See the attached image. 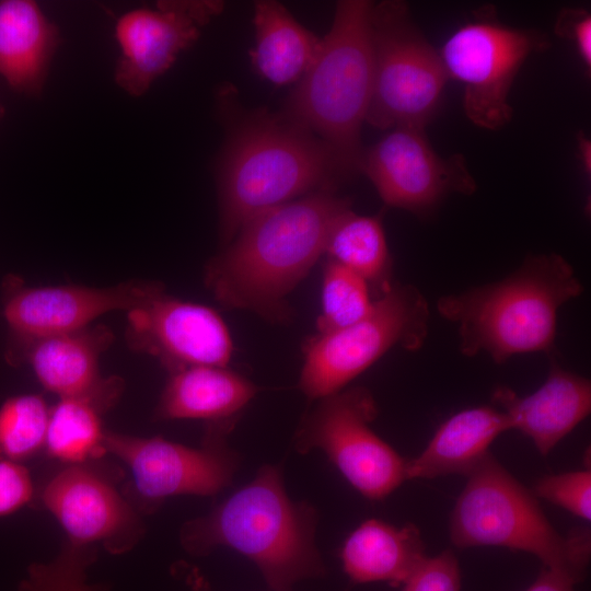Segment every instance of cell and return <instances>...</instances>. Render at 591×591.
I'll use <instances>...</instances> for the list:
<instances>
[{"mask_svg": "<svg viewBox=\"0 0 591 591\" xmlns=\"http://www.w3.org/2000/svg\"><path fill=\"white\" fill-rule=\"evenodd\" d=\"M402 586V591H461L459 560L450 549L425 557Z\"/></svg>", "mask_w": 591, "mask_h": 591, "instance_id": "f546056e", "label": "cell"}, {"mask_svg": "<svg viewBox=\"0 0 591 591\" xmlns=\"http://www.w3.org/2000/svg\"><path fill=\"white\" fill-rule=\"evenodd\" d=\"M42 501L80 546L101 543L111 553L130 549L143 532L132 508L100 474L68 465L44 487Z\"/></svg>", "mask_w": 591, "mask_h": 591, "instance_id": "2e32d148", "label": "cell"}, {"mask_svg": "<svg viewBox=\"0 0 591 591\" xmlns=\"http://www.w3.org/2000/svg\"><path fill=\"white\" fill-rule=\"evenodd\" d=\"M222 8L213 0H162L121 14L114 28L120 50L116 84L135 97L147 93Z\"/></svg>", "mask_w": 591, "mask_h": 591, "instance_id": "5bb4252c", "label": "cell"}, {"mask_svg": "<svg viewBox=\"0 0 591 591\" xmlns=\"http://www.w3.org/2000/svg\"><path fill=\"white\" fill-rule=\"evenodd\" d=\"M425 543L413 523L397 528L378 519L361 523L345 541V572L358 583L402 586L425 559Z\"/></svg>", "mask_w": 591, "mask_h": 591, "instance_id": "7402d4cb", "label": "cell"}, {"mask_svg": "<svg viewBox=\"0 0 591 591\" xmlns=\"http://www.w3.org/2000/svg\"><path fill=\"white\" fill-rule=\"evenodd\" d=\"M579 147H580L579 151L581 152L583 166L589 172L590 171V152H591L590 142L583 136H579Z\"/></svg>", "mask_w": 591, "mask_h": 591, "instance_id": "e575fe53", "label": "cell"}, {"mask_svg": "<svg viewBox=\"0 0 591 591\" xmlns=\"http://www.w3.org/2000/svg\"><path fill=\"white\" fill-rule=\"evenodd\" d=\"M467 477L450 517L454 546L526 552L575 584L584 580L591 556L588 529L577 528L565 536L557 532L532 491L490 452Z\"/></svg>", "mask_w": 591, "mask_h": 591, "instance_id": "8992f818", "label": "cell"}, {"mask_svg": "<svg viewBox=\"0 0 591 591\" xmlns=\"http://www.w3.org/2000/svg\"><path fill=\"white\" fill-rule=\"evenodd\" d=\"M582 290L563 256L540 254L500 281L441 297L437 309L457 325L463 355L484 352L500 364L515 355L552 351L558 310Z\"/></svg>", "mask_w": 591, "mask_h": 591, "instance_id": "277c9868", "label": "cell"}, {"mask_svg": "<svg viewBox=\"0 0 591 591\" xmlns=\"http://www.w3.org/2000/svg\"><path fill=\"white\" fill-rule=\"evenodd\" d=\"M373 83L366 121L379 129H424L449 80L439 51L403 1L373 3L370 14Z\"/></svg>", "mask_w": 591, "mask_h": 591, "instance_id": "52a82bcc", "label": "cell"}, {"mask_svg": "<svg viewBox=\"0 0 591 591\" xmlns=\"http://www.w3.org/2000/svg\"><path fill=\"white\" fill-rule=\"evenodd\" d=\"M507 415L490 406L463 409L447 419L424 451L407 460L408 479L468 476L489 453L493 441L510 430Z\"/></svg>", "mask_w": 591, "mask_h": 591, "instance_id": "ffe728a7", "label": "cell"}, {"mask_svg": "<svg viewBox=\"0 0 591 591\" xmlns=\"http://www.w3.org/2000/svg\"><path fill=\"white\" fill-rule=\"evenodd\" d=\"M350 209L336 189H320L257 213L208 262L207 288L224 306L287 318L286 297L325 254L333 227Z\"/></svg>", "mask_w": 591, "mask_h": 591, "instance_id": "7a4b0ae2", "label": "cell"}, {"mask_svg": "<svg viewBox=\"0 0 591 591\" xmlns=\"http://www.w3.org/2000/svg\"><path fill=\"white\" fill-rule=\"evenodd\" d=\"M163 290L161 282L147 279L101 288L27 287L19 276L8 275L2 282L3 315L9 326L4 358L10 366H22L26 350L35 341L90 326L108 312H128Z\"/></svg>", "mask_w": 591, "mask_h": 591, "instance_id": "8fae6325", "label": "cell"}, {"mask_svg": "<svg viewBox=\"0 0 591 591\" xmlns=\"http://www.w3.org/2000/svg\"><path fill=\"white\" fill-rule=\"evenodd\" d=\"M235 420L207 422L199 448L113 431H105L104 444L128 466L138 495L151 506L177 495L213 496L232 484L240 465L228 444Z\"/></svg>", "mask_w": 591, "mask_h": 591, "instance_id": "7c38bea8", "label": "cell"}, {"mask_svg": "<svg viewBox=\"0 0 591 591\" xmlns=\"http://www.w3.org/2000/svg\"><path fill=\"white\" fill-rule=\"evenodd\" d=\"M373 2H337L332 26L289 95L281 114L328 148L348 179L361 172L366 121L373 83L370 14Z\"/></svg>", "mask_w": 591, "mask_h": 591, "instance_id": "5b68a950", "label": "cell"}, {"mask_svg": "<svg viewBox=\"0 0 591 591\" xmlns=\"http://www.w3.org/2000/svg\"><path fill=\"white\" fill-rule=\"evenodd\" d=\"M325 254L360 276L376 299L393 286L391 257L380 216L345 212L333 227Z\"/></svg>", "mask_w": 591, "mask_h": 591, "instance_id": "cb8c5ba5", "label": "cell"}, {"mask_svg": "<svg viewBox=\"0 0 591 591\" xmlns=\"http://www.w3.org/2000/svg\"><path fill=\"white\" fill-rule=\"evenodd\" d=\"M4 115V107L0 104V118Z\"/></svg>", "mask_w": 591, "mask_h": 591, "instance_id": "d590c367", "label": "cell"}, {"mask_svg": "<svg viewBox=\"0 0 591 591\" xmlns=\"http://www.w3.org/2000/svg\"><path fill=\"white\" fill-rule=\"evenodd\" d=\"M256 386L225 367L197 366L170 373L155 409L158 419H236Z\"/></svg>", "mask_w": 591, "mask_h": 591, "instance_id": "44dd1931", "label": "cell"}, {"mask_svg": "<svg viewBox=\"0 0 591 591\" xmlns=\"http://www.w3.org/2000/svg\"><path fill=\"white\" fill-rule=\"evenodd\" d=\"M61 44L59 27L33 0L0 1V76L16 93L38 97Z\"/></svg>", "mask_w": 591, "mask_h": 591, "instance_id": "d6986e66", "label": "cell"}, {"mask_svg": "<svg viewBox=\"0 0 591 591\" xmlns=\"http://www.w3.org/2000/svg\"><path fill=\"white\" fill-rule=\"evenodd\" d=\"M232 86L218 93L227 127L217 165L219 230L228 244L257 213L345 181L328 148L281 113L239 111Z\"/></svg>", "mask_w": 591, "mask_h": 591, "instance_id": "6da1fadb", "label": "cell"}, {"mask_svg": "<svg viewBox=\"0 0 591 591\" xmlns=\"http://www.w3.org/2000/svg\"><path fill=\"white\" fill-rule=\"evenodd\" d=\"M487 7L463 24L439 51L448 78L463 84V108L477 127L497 130L512 118L509 93L526 58L549 46L547 36L500 23Z\"/></svg>", "mask_w": 591, "mask_h": 591, "instance_id": "9c48e42d", "label": "cell"}, {"mask_svg": "<svg viewBox=\"0 0 591 591\" xmlns=\"http://www.w3.org/2000/svg\"><path fill=\"white\" fill-rule=\"evenodd\" d=\"M302 420L294 438L301 454L321 449L366 498L389 496L406 477L407 460L371 429L378 416L372 394L361 386L323 398Z\"/></svg>", "mask_w": 591, "mask_h": 591, "instance_id": "30bf717a", "label": "cell"}, {"mask_svg": "<svg viewBox=\"0 0 591 591\" xmlns=\"http://www.w3.org/2000/svg\"><path fill=\"white\" fill-rule=\"evenodd\" d=\"M429 309L414 286L393 285L360 321L317 333L304 347L299 387L310 398L341 389L394 347L419 349L428 335Z\"/></svg>", "mask_w": 591, "mask_h": 591, "instance_id": "ba28073f", "label": "cell"}, {"mask_svg": "<svg viewBox=\"0 0 591 591\" xmlns=\"http://www.w3.org/2000/svg\"><path fill=\"white\" fill-rule=\"evenodd\" d=\"M317 519L310 503L288 496L280 467L264 465L208 514L184 523L179 541L193 555L230 547L258 567L271 591H292L325 570L314 538Z\"/></svg>", "mask_w": 591, "mask_h": 591, "instance_id": "3957f363", "label": "cell"}, {"mask_svg": "<svg viewBox=\"0 0 591 591\" xmlns=\"http://www.w3.org/2000/svg\"><path fill=\"white\" fill-rule=\"evenodd\" d=\"M555 32L576 47L584 67H591V16L582 9H565L556 21Z\"/></svg>", "mask_w": 591, "mask_h": 591, "instance_id": "1f68e13d", "label": "cell"}, {"mask_svg": "<svg viewBox=\"0 0 591 591\" xmlns=\"http://www.w3.org/2000/svg\"><path fill=\"white\" fill-rule=\"evenodd\" d=\"M532 494L586 521L591 519V472L589 470L545 475L535 482Z\"/></svg>", "mask_w": 591, "mask_h": 591, "instance_id": "f1b7e54d", "label": "cell"}, {"mask_svg": "<svg viewBox=\"0 0 591 591\" xmlns=\"http://www.w3.org/2000/svg\"><path fill=\"white\" fill-rule=\"evenodd\" d=\"M253 23L255 46L250 55L255 71L276 86L297 84L312 65L321 38L273 0L254 3Z\"/></svg>", "mask_w": 591, "mask_h": 591, "instance_id": "603a6c76", "label": "cell"}, {"mask_svg": "<svg viewBox=\"0 0 591 591\" xmlns=\"http://www.w3.org/2000/svg\"><path fill=\"white\" fill-rule=\"evenodd\" d=\"M34 493L31 475L20 462L0 456V517L27 505Z\"/></svg>", "mask_w": 591, "mask_h": 591, "instance_id": "4dcf8cb0", "label": "cell"}, {"mask_svg": "<svg viewBox=\"0 0 591 591\" xmlns=\"http://www.w3.org/2000/svg\"><path fill=\"white\" fill-rule=\"evenodd\" d=\"M175 569L184 578L192 591H211L208 580L197 567L186 563H178Z\"/></svg>", "mask_w": 591, "mask_h": 591, "instance_id": "836d02e7", "label": "cell"}, {"mask_svg": "<svg viewBox=\"0 0 591 591\" xmlns=\"http://www.w3.org/2000/svg\"><path fill=\"white\" fill-rule=\"evenodd\" d=\"M368 283L346 267L328 260L323 279L322 312L317 318L318 333L349 326L373 308Z\"/></svg>", "mask_w": 591, "mask_h": 591, "instance_id": "4316f807", "label": "cell"}, {"mask_svg": "<svg viewBox=\"0 0 591 591\" xmlns=\"http://www.w3.org/2000/svg\"><path fill=\"white\" fill-rule=\"evenodd\" d=\"M93 559L92 547L68 542L53 561L30 567L20 591H101L86 580Z\"/></svg>", "mask_w": 591, "mask_h": 591, "instance_id": "83f0119b", "label": "cell"}, {"mask_svg": "<svg viewBox=\"0 0 591 591\" xmlns=\"http://www.w3.org/2000/svg\"><path fill=\"white\" fill-rule=\"evenodd\" d=\"M50 409L36 394L8 398L0 407V456L20 462L45 445Z\"/></svg>", "mask_w": 591, "mask_h": 591, "instance_id": "484cf974", "label": "cell"}, {"mask_svg": "<svg viewBox=\"0 0 591 591\" xmlns=\"http://www.w3.org/2000/svg\"><path fill=\"white\" fill-rule=\"evenodd\" d=\"M126 313L128 347L157 358L170 373L197 366L225 367L231 358L227 325L210 308L163 290Z\"/></svg>", "mask_w": 591, "mask_h": 591, "instance_id": "9a60e30c", "label": "cell"}, {"mask_svg": "<svg viewBox=\"0 0 591 591\" xmlns=\"http://www.w3.org/2000/svg\"><path fill=\"white\" fill-rule=\"evenodd\" d=\"M493 401L507 415L510 428L528 436L542 455L576 428L591 410V383L553 362L544 384L521 397L508 386H498Z\"/></svg>", "mask_w": 591, "mask_h": 591, "instance_id": "ac0fdd59", "label": "cell"}, {"mask_svg": "<svg viewBox=\"0 0 591 591\" xmlns=\"http://www.w3.org/2000/svg\"><path fill=\"white\" fill-rule=\"evenodd\" d=\"M102 413L88 401L60 398L49 415L44 445L49 455L68 465H83L107 453Z\"/></svg>", "mask_w": 591, "mask_h": 591, "instance_id": "d4e9b609", "label": "cell"}, {"mask_svg": "<svg viewBox=\"0 0 591 591\" xmlns=\"http://www.w3.org/2000/svg\"><path fill=\"white\" fill-rule=\"evenodd\" d=\"M113 340L105 325L48 336L30 346L22 366L30 364L39 383L60 398L84 399L105 412L124 390L120 378L100 372V358Z\"/></svg>", "mask_w": 591, "mask_h": 591, "instance_id": "e0dca14e", "label": "cell"}, {"mask_svg": "<svg viewBox=\"0 0 591 591\" xmlns=\"http://www.w3.org/2000/svg\"><path fill=\"white\" fill-rule=\"evenodd\" d=\"M361 172L385 205L419 216L428 215L450 193L470 195L476 189L464 157L441 158L418 128L389 129L364 150Z\"/></svg>", "mask_w": 591, "mask_h": 591, "instance_id": "4fadbf2b", "label": "cell"}, {"mask_svg": "<svg viewBox=\"0 0 591 591\" xmlns=\"http://www.w3.org/2000/svg\"><path fill=\"white\" fill-rule=\"evenodd\" d=\"M575 583L563 575L543 567L525 591H575Z\"/></svg>", "mask_w": 591, "mask_h": 591, "instance_id": "d6a6232c", "label": "cell"}]
</instances>
